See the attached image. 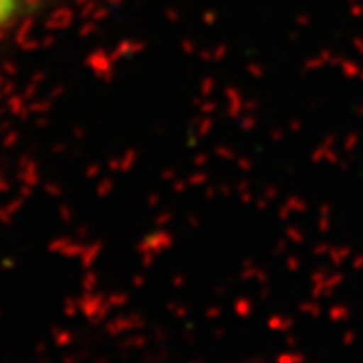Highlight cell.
<instances>
[{"instance_id":"cell-1","label":"cell","mask_w":363,"mask_h":363,"mask_svg":"<svg viewBox=\"0 0 363 363\" xmlns=\"http://www.w3.org/2000/svg\"><path fill=\"white\" fill-rule=\"evenodd\" d=\"M21 9V0H0V28L9 25Z\"/></svg>"}]
</instances>
